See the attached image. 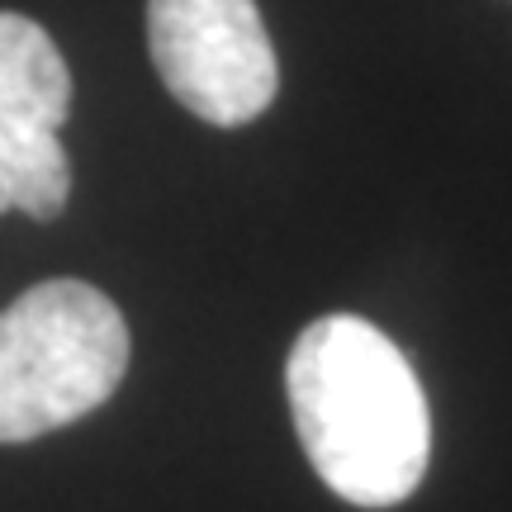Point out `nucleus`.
<instances>
[{"mask_svg": "<svg viewBox=\"0 0 512 512\" xmlns=\"http://www.w3.org/2000/svg\"><path fill=\"white\" fill-rule=\"evenodd\" d=\"M285 394L313 475L351 508H394L432 460V413L389 332L356 313L313 318L285 361Z\"/></svg>", "mask_w": 512, "mask_h": 512, "instance_id": "1", "label": "nucleus"}, {"mask_svg": "<svg viewBox=\"0 0 512 512\" xmlns=\"http://www.w3.org/2000/svg\"><path fill=\"white\" fill-rule=\"evenodd\" d=\"M72 110V72L53 34L0 10V214L48 223L67 209L72 162L57 128Z\"/></svg>", "mask_w": 512, "mask_h": 512, "instance_id": "4", "label": "nucleus"}, {"mask_svg": "<svg viewBox=\"0 0 512 512\" xmlns=\"http://www.w3.org/2000/svg\"><path fill=\"white\" fill-rule=\"evenodd\" d=\"M147 48L166 91L214 128L252 124L280 91L256 0H147Z\"/></svg>", "mask_w": 512, "mask_h": 512, "instance_id": "3", "label": "nucleus"}, {"mask_svg": "<svg viewBox=\"0 0 512 512\" xmlns=\"http://www.w3.org/2000/svg\"><path fill=\"white\" fill-rule=\"evenodd\" d=\"M128 370V323L86 280H43L0 313V446L95 413Z\"/></svg>", "mask_w": 512, "mask_h": 512, "instance_id": "2", "label": "nucleus"}]
</instances>
